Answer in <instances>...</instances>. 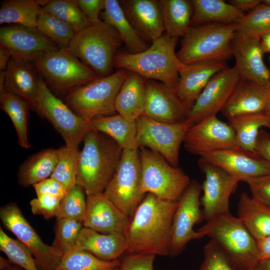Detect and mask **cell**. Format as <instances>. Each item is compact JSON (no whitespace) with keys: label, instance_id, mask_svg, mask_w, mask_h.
<instances>
[{"label":"cell","instance_id":"cell-25","mask_svg":"<svg viewBox=\"0 0 270 270\" xmlns=\"http://www.w3.org/2000/svg\"><path fill=\"white\" fill-rule=\"evenodd\" d=\"M270 86L240 78L221 112L228 119L264 112Z\"/></svg>","mask_w":270,"mask_h":270},{"label":"cell","instance_id":"cell-10","mask_svg":"<svg viewBox=\"0 0 270 270\" xmlns=\"http://www.w3.org/2000/svg\"><path fill=\"white\" fill-rule=\"evenodd\" d=\"M142 165L138 149L123 150L116 171L104 192L128 216H132L144 196L140 192Z\"/></svg>","mask_w":270,"mask_h":270},{"label":"cell","instance_id":"cell-1","mask_svg":"<svg viewBox=\"0 0 270 270\" xmlns=\"http://www.w3.org/2000/svg\"><path fill=\"white\" fill-rule=\"evenodd\" d=\"M178 202L148 193L136 209L124 234L128 254L170 256Z\"/></svg>","mask_w":270,"mask_h":270},{"label":"cell","instance_id":"cell-9","mask_svg":"<svg viewBox=\"0 0 270 270\" xmlns=\"http://www.w3.org/2000/svg\"><path fill=\"white\" fill-rule=\"evenodd\" d=\"M142 165L140 192L168 200L178 202L190 182L180 168L170 164L162 156L146 148H138Z\"/></svg>","mask_w":270,"mask_h":270},{"label":"cell","instance_id":"cell-20","mask_svg":"<svg viewBox=\"0 0 270 270\" xmlns=\"http://www.w3.org/2000/svg\"><path fill=\"white\" fill-rule=\"evenodd\" d=\"M234 67L240 78L270 86V70L265 64L260 40L236 32L232 43Z\"/></svg>","mask_w":270,"mask_h":270},{"label":"cell","instance_id":"cell-54","mask_svg":"<svg viewBox=\"0 0 270 270\" xmlns=\"http://www.w3.org/2000/svg\"><path fill=\"white\" fill-rule=\"evenodd\" d=\"M259 260L270 258V235L256 240Z\"/></svg>","mask_w":270,"mask_h":270},{"label":"cell","instance_id":"cell-6","mask_svg":"<svg viewBox=\"0 0 270 270\" xmlns=\"http://www.w3.org/2000/svg\"><path fill=\"white\" fill-rule=\"evenodd\" d=\"M237 24H206L190 26L176 54L184 64L200 62H226L232 56V43Z\"/></svg>","mask_w":270,"mask_h":270},{"label":"cell","instance_id":"cell-49","mask_svg":"<svg viewBox=\"0 0 270 270\" xmlns=\"http://www.w3.org/2000/svg\"><path fill=\"white\" fill-rule=\"evenodd\" d=\"M156 256L128 254L120 260L118 270H154Z\"/></svg>","mask_w":270,"mask_h":270},{"label":"cell","instance_id":"cell-15","mask_svg":"<svg viewBox=\"0 0 270 270\" xmlns=\"http://www.w3.org/2000/svg\"><path fill=\"white\" fill-rule=\"evenodd\" d=\"M200 168L204 174L200 199L204 220L206 222L230 212L229 200L239 180L214 164L200 158Z\"/></svg>","mask_w":270,"mask_h":270},{"label":"cell","instance_id":"cell-58","mask_svg":"<svg viewBox=\"0 0 270 270\" xmlns=\"http://www.w3.org/2000/svg\"><path fill=\"white\" fill-rule=\"evenodd\" d=\"M252 270H270V258L258 260Z\"/></svg>","mask_w":270,"mask_h":270},{"label":"cell","instance_id":"cell-29","mask_svg":"<svg viewBox=\"0 0 270 270\" xmlns=\"http://www.w3.org/2000/svg\"><path fill=\"white\" fill-rule=\"evenodd\" d=\"M100 16L118 32L129 53L138 54L148 48L126 16L120 1L105 0Z\"/></svg>","mask_w":270,"mask_h":270},{"label":"cell","instance_id":"cell-7","mask_svg":"<svg viewBox=\"0 0 270 270\" xmlns=\"http://www.w3.org/2000/svg\"><path fill=\"white\" fill-rule=\"evenodd\" d=\"M129 71L119 69L98 78L68 93L65 103L79 117L89 122L97 118L114 115L115 100Z\"/></svg>","mask_w":270,"mask_h":270},{"label":"cell","instance_id":"cell-59","mask_svg":"<svg viewBox=\"0 0 270 270\" xmlns=\"http://www.w3.org/2000/svg\"><path fill=\"white\" fill-rule=\"evenodd\" d=\"M264 112L270 117V90L269 91L266 106Z\"/></svg>","mask_w":270,"mask_h":270},{"label":"cell","instance_id":"cell-24","mask_svg":"<svg viewBox=\"0 0 270 270\" xmlns=\"http://www.w3.org/2000/svg\"><path fill=\"white\" fill-rule=\"evenodd\" d=\"M124 12L140 36L152 42L165 31L160 0H125L120 1Z\"/></svg>","mask_w":270,"mask_h":270},{"label":"cell","instance_id":"cell-26","mask_svg":"<svg viewBox=\"0 0 270 270\" xmlns=\"http://www.w3.org/2000/svg\"><path fill=\"white\" fill-rule=\"evenodd\" d=\"M37 72L32 62L12 56L6 70L3 90L20 96L34 110L39 86Z\"/></svg>","mask_w":270,"mask_h":270},{"label":"cell","instance_id":"cell-11","mask_svg":"<svg viewBox=\"0 0 270 270\" xmlns=\"http://www.w3.org/2000/svg\"><path fill=\"white\" fill-rule=\"evenodd\" d=\"M136 123L138 148L144 147L156 152L172 166L178 167L180 146L193 123L188 118L174 124L162 122L144 114L140 116Z\"/></svg>","mask_w":270,"mask_h":270},{"label":"cell","instance_id":"cell-4","mask_svg":"<svg viewBox=\"0 0 270 270\" xmlns=\"http://www.w3.org/2000/svg\"><path fill=\"white\" fill-rule=\"evenodd\" d=\"M123 42L118 32L100 20L75 33L68 48L98 76L112 74L114 60Z\"/></svg>","mask_w":270,"mask_h":270},{"label":"cell","instance_id":"cell-38","mask_svg":"<svg viewBox=\"0 0 270 270\" xmlns=\"http://www.w3.org/2000/svg\"><path fill=\"white\" fill-rule=\"evenodd\" d=\"M120 260H102L91 253L74 247L63 256L54 270H118Z\"/></svg>","mask_w":270,"mask_h":270},{"label":"cell","instance_id":"cell-47","mask_svg":"<svg viewBox=\"0 0 270 270\" xmlns=\"http://www.w3.org/2000/svg\"><path fill=\"white\" fill-rule=\"evenodd\" d=\"M62 199L50 194L36 196L30 201L32 212L48 220L56 217Z\"/></svg>","mask_w":270,"mask_h":270},{"label":"cell","instance_id":"cell-32","mask_svg":"<svg viewBox=\"0 0 270 270\" xmlns=\"http://www.w3.org/2000/svg\"><path fill=\"white\" fill-rule=\"evenodd\" d=\"M58 161L56 149L48 148L34 154L20 166L18 172V184L26 188L50 178Z\"/></svg>","mask_w":270,"mask_h":270},{"label":"cell","instance_id":"cell-18","mask_svg":"<svg viewBox=\"0 0 270 270\" xmlns=\"http://www.w3.org/2000/svg\"><path fill=\"white\" fill-rule=\"evenodd\" d=\"M200 158L220 167L239 182L270 174V164L256 152L238 146L203 154Z\"/></svg>","mask_w":270,"mask_h":270},{"label":"cell","instance_id":"cell-21","mask_svg":"<svg viewBox=\"0 0 270 270\" xmlns=\"http://www.w3.org/2000/svg\"><path fill=\"white\" fill-rule=\"evenodd\" d=\"M144 114L158 122L174 124L188 118V112L174 90L150 80L146 82Z\"/></svg>","mask_w":270,"mask_h":270},{"label":"cell","instance_id":"cell-23","mask_svg":"<svg viewBox=\"0 0 270 270\" xmlns=\"http://www.w3.org/2000/svg\"><path fill=\"white\" fill-rule=\"evenodd\" d=\"M227 67L226 62H220L183 64L179 70L178 84L174 92L188 114L210 79Z\"/></svg>","mask_w":270,"mask_h":270},{"label":"cell","instance_id":"cell-51","mask_svg":"<svg viewBox=\"0 0 270 270\" xmlns=\"http://www.w3.org/2000/svg\"><path fill=\"white\" fill-rule=\"evenodd\" d=\"M78 4L90 22L100 20L99 14L104 9L105 0H76Z\"/></svg>","mask_w":270,"mask_h":270},{"label":"cell","instance_id":"cell-42","mask_svg":"<svg viewBox=\"0 0 270 270\" xmlns=\"http://www.w3.org/2000/svg\"><path fill=\"white\" fill-rule=\"evenodd\" d=\"M270 32V6L262 2L246 14L237 24L236 32L260 39Z\"/></svg>","mask_w":270,"mask_h":270},{"label":"cell","instance_id":"cell-19","mask_svg":"<svg viewBox=\"0 0 270 270\" xmlns=\"http://www.w3.org/2000/svg\"><path fill=\"white\" fill-rule=\"evenodd\" d=\"M0 46L12 56L32 62L42 56L59 47L36 28L18 24H8L0 28Z\"/></svg>","mask_w":270,"mask_h":270},{"label":"cell","instance_id":"cell-39","mask_svg":"<svg viewBox=\"0 0 270 270\" xmlns=\"http://www.w3.org/2000/svg\"><path fill=\"white\" fill-rule=\"evenodd\" d=\"M36 30L60 48H67L75 34L68 24L42 7L37 19Z\"/></svg>","mask_w":270,"mask_h":270},{"label":"cell","instance_id":"cell-5","mask_svg":"<svg viewBox=\"0 0 270 270\" xmlns=\"http://www.w3.org/2000/svg\"><path fill=\"white\" fill-rule=\"evenodd\" d=\"M197 230L215 242L236 270H252L259 260L256 240L230 212L210 220Z\"/></svg>","mask_w":270,"mask_h":270},{"label":"cell","instance_id":"cell-43","mask_svg":"<svg viewBox=\"0 0 270 270\" xmlns=\"http://www.w3.org/2000/svg\"><path fill=\"white\" fill-rule=\"evenodd\" d=\"M0 250L12 263L26 270H40L28 248L18 240L8 236L0 228Z\"/></svg>","mask_w":270,"mask_h":270},{"label":"cell","instance_id":"cell-27","mask_svg":"<svg viewBox=\"0 0 270 270\" xmlns=\"http://www.w3.org/2000/svg\"><path fill=\"white\" fill-rule=\"evenodd\" d=\"M75 247L102 260L111 261L118 259L126 252V238L122 234H102L83 226Z\"/></svg>","mask_w":270,"mask_h":270},{"label":"cell","instance_id":"cell-31","mask_svg":"<svg viewBox=\"0 0 270 270\" xmlns=\"http://www.w3.org/2000/svg\"><path fill=\"white\" fill-rule=\"evenodd\" d=\"M90 130L98 131L114 140L122 150L138 149L136 122L119 114L97 118L88 122Z\"/></svg>","mask_w":270,"mask_h":270},{"label":"cell","instance_id":"cell-36","mask_svg":"<svg viewBox=\"0 0 270 270\" xmlns=\"http://www.w3.org/2000/svg\"><path fill=\"white\" fill-rule=\"evenodd\" d=\"M0 108L6 114L16 130L18 142L25 149L31 148L28 137V124L31 108L20 96L6 90L0 92Z\"/></svg>","mask_w":270,"mask_h":270},{"label":"cell","instance_id":"cell-13","mask_svg":"<svg viewBox=\"0 0 270 270\" xmlns=\"http://www.w3.org/2000/svg\"><path fill=\"white\" fill-rule=\"evenodd\" d=\"M0 218L4 226L28 248L40 270H54L58 266L64 254L42 241L16 202L2 206Z\"/></svg>","mask_w":270,"mask_h":270},{"label":"cell","instance_id":"cell-60","mask_svg":"<svg viewBox=\"0 0 270 270\" xmlns=\"http://www.w3.org/2000/svg\"><path fill=\"white\" fill-rule=\"evenodd\" d=\"M262 2L265 4L270 6V0H262Z\"/></svg>","mask_w":270,"mask_h":270},{"label":"cell","instance_id":"cell-55","mask_svg":"<svg viewBox=\"0 0 270 270\" xmlns=\"http://www.w3.org/2000/svg\"><path fill=\"white\" fill-rule=\"evenodd\" d=\"M10 52L0 46V73L6 72L8 62L12 57Z\"/></svg>","mask_w":270,"mask_h":270},{"label":"cell","instance_id":"cell-45","mask_svg":"<svg viewBox=\"0 0 270 270\" xmlns=\"http://www.w3.org/2000/svg\"><path fill=\"white\" fill-rule=\"evenodd\" d=\"M85 194L82 186L77 184L73 186L62 200L56 218H70L82 222L86 206Z\"/></svg>","mask_w":270,"mask_h":270},{"label":"cell","instance_id":"cell-56","mask_svg":"<svg viewBox=\"0 0 270 270\" xmlns=\"http://www.w3.org/2000/svg\"><path fill=\"white\" fill-rule=\"evenodd\" d=\"M0 270H26L24 268L12 263L8 260L0 256Z\"/></svg>","mask_w":270,"mask_h":270},{"label":"cell","instance_id":"cell-22","mask_svg":"<svg viewBox=\"0 0 270 270\" xmlns=\"http://www.w3.org/2000/svg\"><path fill=\"white\" fill-rule=\"evenodd\" d=\"M130 220L104 193L86 196L83 226L102 234H125Z\"/></svg>","mask_w":270,"mask_h":270},{"label":"cell","instance_id":"cell-53","mask_svg":"<svg viewBox=\"0 0 270 270\" xmlns=\"http://www.w3.org/2000/svg\"><path fill=\"white\" fill-rule=\"evenodd\" d=\"M260 0H230L228 2L236 7L239 10L246 14L254 9L262 3Z\"/></svg>","mask_w":270,"mask_h":270},{"label":"cell","instance_id":"cell-37","mask_svg":"<svg viewBox=\"0 0 270 270\" xmlns=\"http://www.w3.org/2000/svg\"><path fill=\"white\" fill-rule=\"evenodd\" d=\"M41 8L38 0H4L0 8V24H18L36 28Z\"/></svg>","mask_w":270,"mask_h":270},{"label":"cell","instance_id":"cell-52","mask_svg":"<svg viewBox=\"0 0 270 270\" xmlns=\"http://www.w3.org/2000/svg\"><path fill=\"white\" fill-rule=\"evenodd\" d=\"M256 152L270 164V134L260 130L258 133L256 146Z\"/></svg>","mask_w":270,"mask_h":270},{"label":"cell","instance_id":"cell-8","mask_svg":"<svg viewBox=\"0 0 270 270\" xmlns=\"http://www.w3.org/2000/svg\"><path fill=\"white\" fill-rule=\"evenodd\" d=\"M32 63L49 88L67 94L98 78L68 48H58Z\"/></svg>","mask_w":270,"mask_h":270},{"label":"cell","instance_id":"cell-46","mask_svg":"<svg viewBox=\"0 0 270 270\" xmlns=\"http://www.w3.org/2000/svg\"><path fill=\"white\" fill-rule=\"evenodd\" d=\"M204 260L198 270H236L225 254L212 240L204 248Z\"/></svg>","mask_w":270,"mask_h":270},{"label":"cell","instance_id":"cell-34","mask_svg":"<svg viewBox=\"0 0 270 270\" xmlns=\"http://www.w3.org/2000/svg\"><path fill=\"white\" fill-rule=\"evenodd\" d=\"M234 130L236 146L250 152H256L260 129L270 130V117L264 112L242 115L228 119Z\"/></svg>","mask_w":270,"mask_h":270},{"label":"cell","instance_id":"cell-48","mask_svg":"<svg viewBox=\"0 0 270 270\" xmlns=\"http://www.w3.org/2000/svg\"><path fill=\"white\" fill-rule=\"evenodd\" d=\"M252 198L270 208V174L250 178L246 181Z\"/></svg>","mask_w":270,"mask_h":270},{"label":"cell","instance_id":"cell-17","mask_svg":"<svg viewBox=\"0 0 270 270\" xmlns=\"http://www.w3.org/2000/svg\"><path fill=\"white\" fill-rule=\"evenodd\" d=\"M240 78L234 66H228L215 74L200 94L188 118L194 124L221 112Z\"/></svg>","mask_w":270,"mask_h":270},{"label":"cell","instance_id":"cell-35","mask_svg":"<svg viewBox=\"0 0 270 270\" xmlns=\"http://www.w3.org/2000/svg\"><path fill=\"white\" fill-rule=\"evenodd\" d=\"M166 33L183 37L190 26L193 6L190 0H160Z\"/></svg>","mask_w":270,"mask_h":270},{"label":"cell","instance_id":"cell-50","mask_svg":"<svg viewBox=\"0 0 270 270\" xmlns=\"http://www.w3.org/2000/svg\"><path fill=\"white\" fill-rule=\"evenodd\" d=\"M33 186L36 196L50 194L63 199L67 193L62 184L51 178L35 184Z\"/></svg>","mask_w":270,"mask_h":270},{"label":"cell","instance_id":"cell-40","mask_svg":"<svg viewBox=\"0 0 270 270\" xmlns=\"http://www.w3.org/2000/svg\"><path fill=\"white\" fill-rule=\"evenodd\" d=\"M58 150V161L50 178L62 184L67 190L76 184L78 162L80 151L78 146L64 145Z\"/></svg>","mask_w":270,"mask_h":270},{"label":"cell","instance_id":"cell-2","mask_svg":"<svg viewBox=\"0 0 270 270\" xmlns=\"http://www.w3.org/2000/svg\"><path fill=\"white\" fill-rule=\"evenodd\" d=\"M80 151L76 184L86 196L104 193L120 162L122 148L112 138L90 130L84 138Z\"/></svg>","mask_w":270,"mask_h":270},{"label":"cell","instance_id":"cell-16","mask_svg":"<svg viewBox=\"0 0 270 270\" xmlns=\"http://www.w3.org/2000/svg\"><path fill=\"white\" fill-rule=\"evenodd\" d=\"M183 143L188 152L200 156L206 153L236 146L234 130L216 115L192 125Z\"/></svg>","mask_w":270,"mask_h":270},{"label":"cell","instance_id":"cell-14","mask_svg":"<svg viewBox=\"0 0 270 270\" xmlns=\"http://www.w3.org/2000/svg\"><path fill=\"white\" fill-rule=\"evenodd\" d=\"M202 190V185L192 180L178 202L172 224L170 256L179 254L190 241L204 236L194 230L204 219L200 199Z\"/></svg>","mask_w":270,"mask_h":270},{"label":"cell","instance_id":"cell-44","mask_svg":"<svg viewBox=\"0 0 270 270\" xmlns=\"http://www.w3.org/2000/svg\"><path fill=\"white\" fill-rule=\"evenodd\" d=\"M82 222L80 220L62 218L56 219L55 236L52 246L64 256L76 246Z\"/></svg>","mask_w":270,"mask_h":270},{"label":"cell","instance_id":"cell-3","mask_svg":"<svg viewBox=\"0 0 270 270\" xmlns=\"http://www.w3.org/2000/svg\"><path fill=\"white\" fill-rule=\"evenodd\" d=\"M178 40V38L164 34L141 52L117 53L114 66L138 74L146 80L161 82L175 90L183 65L175 51Z\"/></svg>","mask_w":270,"mask_h":270},{"label":"cell","instance_id":"cell-30","mask_svg":"<svg viewBox=\"0 0 270 270\" xmlns=\"http://www.w3.org/2000/svg\"><path fill=\"white\" fill-rule=\"evenodd\" d=\"M190 26L206 24H238L246 14L223 0H192Z\"/></svg>","mask_w":270,"mask_h":270},{"label":"cell","instance_id":"cell-41","mask_svg":"<svg viewBox=\"0 0 270 270\" xmlns=\"http://www.w3.org/2000/svg\"><path fill=\"white\" fill-rule=\"evenodd\" d=\"M42 8L68 24L75 33L90 22L76 0H50Z\"/></svg>","mask_w":270,"mask_h":270},{"label":"cell","instance_id":"cell-12","mask_svg":"<svg viewBox=\"0 0 270 270\" xmlns=\"http://www.w3.org/2000/svg\"><path fill=\"white\" fill-rule=\"evenodd\" d=\"M34 110L52 124L64 140L65 145L78 146L90 130L88 122L79 117L56 97L40 76Z\"/></svg>","mask_w":270,"mask_h":270},{"label":"cell","instance_id":"cell-33","mask_svg":"<svg viewBox=\"0 0 270 270\" xmlns=\"http://www.w3.org/2000/svg\"><path fill=\"white\" fill-rule=\"evenodd\" d=\"M238 215L256 240L270 235V208L246 193H242L240 196Z\"/></svg>","mask_w":270,"mask_h":270},{"label":"cell","instance_id":"cell-28","mask_svg":"<svg viewBox=\"0 0 270 270\" xmlns=\"http://www.w3.org/2000/svg\"><path fill=\"white\" fill-rule=\"evenodd\" d=\"M147 80L135 72L129 71L115 100L118 114L126 119L136 122L144 114Z\"/></svg>","mask_w":270,"mask_h":270},{"label":"cell","instance_id":"cell-57","mask_svg":"<svg viewBox=\"0 0 270 270\" xmlns=\"http://www.w3.org/2000/svg\"><path fill=\"white\" fill-rule=\"evenodd\" d=\"M260 45L264 54L270 52V32L260 38Z\"/></svg>","mask_w":270,"mask_h":270}]
</instances>
